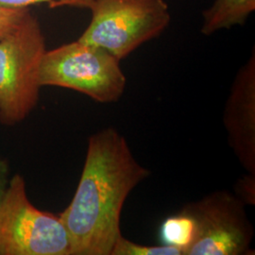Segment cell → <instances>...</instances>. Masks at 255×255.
I'll return each mask as SVG.
<instances>
[{
  "mask_svg": "<svg viewBox=\"0 0 255 255\" xmlns=\"http://www.w3.org/2000/svg\"><path fill=\"white\" fill-rule=\"evenodd\" d=\"M149 173L117 129L108 128L89 138L73 200L59 215L71 255H111L122 236L120 216L128 196Z\"/></svg>",
  "mask_w": 255,
  "mask_h": 255,
  "instance_id": "1",
  "label": "cell"
},
{
  "mask_svg": "<svg viewBox=\"0 0 255 255\" xmlns=\"http://www.w3.org/2000/svg\"><path fill=\"white\" fill-rule=\"evenodd\" d=\"M40 23L29 11L18 27L0 40V122L14 125L36 107L40 67L46 53Z\"/></svg>",
  "mask_w": 255,
  "mask_h": 255,
  "instance_id": "2",
  "label": "cell"
},
{
  "mask_svg": "<svg viewBox=\"0 0 255 255\" xmlns=\"http://www.w3.org/2000/svg\"><path fill=\"white\" fill-rule=\"evenodd\" d=\"M120 61L105 49L77 40L46 50L40 67L43 86L71 89L97 102L119 101L126 88Z\"/></svg>",
  "mask_w": 255,
  "mask_h": 255,
  "instance_id": "3",
  "label": "cell"
},
{
  "mask_svg": "<svg viewBox=\"0 0 255 255\" xmlns=\"http://www.w3.org/2000/svg\"><path fill=\"white\" fill-rule=\"evenodd\" d=\"M81 42L99 46L119 61L159 36L170 23L164 0H95Z\"/></svg>",
  "mask_w": 255,
  "mask_h": 255,
  "instance_id": "4",
  "label": "cell"
},
{
  "mask_svg": "<svg viewBox=\"0 0 255 255\" xmlns=\"http://www.w3.org/2000/svg\"><path fill=\"white\" fill-rule=\"evenodd\" d=\"M0 255H71L60 216L41 211L29 201L19 174L9 179L0 203Z\"/></svg>",
  "mask_w": 255,
  "mask_h": 255,
  "instance_id": "5",
  "label": "cell"
},
{
  "mask_svg": "<svg viewBox=\"0 0 255 255\" xmlns=\"http://www.w3.org/2000/svg\"><path fill=\"white\" fill-rule=\"evenodd\" d=\"M196 224V236L184 255H247L254 238L245 203L227 191L211 193L183 208Z\"/></svg>",
  "mask_w": 255,
  "mask_h": 255,
  "instance_id": "6",
  "label": "cell"
},
{
  "mask_svg": "<svg viewBox=\"0 0 255 255\" xmlns=\"http://www.w3.org/2000/svg\"><path fill=\"white\" fill-rule=\"evenodd\" d=\"M223 120L238 161L248 173L255 175V50L235 78Z\"/></svg>",
  "mask_w": 255,
  "mask_h": 255,
  "instance_id": "7",
  "label": "cell"
},
{
  "mask_svg": "<svg viewBox=\"0 0 255 255\" xmlns=\"http://www.w3.org/2000/svg\"><path fill=\"white\" fill-rule=\"evenodd\" d=\"M255 0H215L202 12L201 33L211 35L246 23L255 11Z\"/></svg>",
  "mask_w": 255,
  "mask_h": 255,
  "instance_id": "8",
  "label": "cell"
},
{
  "mask_svg": "<svg viewBox=\"0 0 255 255\" xmlns=\"http://www.w3.org/2000/svg\"><path fill=\"white\" fill-rule=\"evenodd\" d=\"M195 236V220L183 210L178 215L167 218L161 225L160 237L163 244L180 249L183 255L193 243Z\"/></svg>",
  "mask_w": 255,
  "mask_h": 255,
  "instance_id": "9",
  "label": "cell"
},
{
  "mask_svg": "<svg viewBox=\"0 0 255 255\" xmlns=\"http://www.w3.org/2000/svg\"><path fill=\"white\" fill-rule=\"evenodd\" d=\"M180 249L167 245L146 246L137 244L121 236L113 248L111 255H182Z\"/></svg>",
  "mask_w": 255,
  "mask_h": 255,
  "instance_id": "10",
  "label": "cell"
},
{
  "mask_svg": "<svg viewBox=\"0 0 255 255\" xmlns=\"http://www.w3.org/2000/svg\"><path fill=\"white\" fill-rule=\"evenodd\" d=\"M94 2L95 0H0V6L14 9H26L38 3H48L51 8L68 6L90 9Z\"/></svg>",
  "mask_w": 255,
  "mask_h": 255,
  "instance_id": "11",
  "label": "cell"
},
{
  "mask_svg": "<svg viewBox=\"0 0 255 255\" xmlns=\"http://www.w3.org/2000/svg\"><path fill=\"white\" fill-rule=\"evenodd\" d=\"M30 11L26 9H14L0 6V40L18 27Z\"/></svg>",
  "mask_w": 255,
  "mask_h": 255,
  "instance_id": "12",
  "label": "cell"
},
{
  "mask_svg": "<svg viewBox=\"0 0 255 255\" xmlns=\"http://www.w3.org/2000/svg\"><path fill=\"white\" fill-rule=\"evenodd\" d=\"M238 198L245 204H255V175L249 173L248 176L240 179L237 183Z\"/></svg>",
  "mask_w": 255,
  "mask_h": 255,
  "instance_id": "13",
  "label": "cell"
},
{
  "mask_svg": "<svg viewBox=\"0 0 255 255\" xmlns=\"http://www.w3.org/2000/svg\"><path fill=\"white\" fill-rule=\"evenodd\" d=\"M9 165L6 161L0 160V203L4 198V195L9 184Z\"/></svg>",
  "mask_w": 255,
  "mask_h": 255,
  "instance_id": "14",
  "label": "cell"
}]
</instances>
